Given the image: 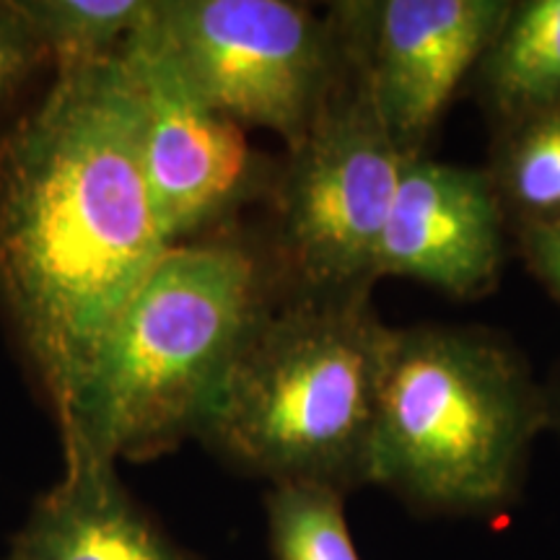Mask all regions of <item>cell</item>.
Instances as JSON below:
<instances>
[{
  "instance_id": "6da1fadb",
  "label": "cell",
  "mask_w": 560,
  "mask_h": 560,
  "mask_svg": "<svg viewBox=\"0 0 560 560\" xmlns=\"http://www.w3.org/2000/svg\"><path fill=\"white\" fill-rule=\"evenodd\" d=\"M166 249L128 62L58 70L0 136V312L60 441L79 431L109 335Z\"/></svg>"
},
{
  "instance_id": "7a4b0ae2",
  "label": "cell",
  "mask_w": 560,
  "mask_h": 560,
  "mask_svg": "<svg viewBox=\"0 0 560 560\" xmlns=\"http://www.w3.org/2000/svg\"><path fill=\"white\" fill-rule=\"evenodd\" d=\"M387 327L369 289L293 293L249 332L215 395L200 436L278 482L346 493L369 482L376 392Z\"/></svg>"
},
{
  "instance_id": "3957f363",
  "label": "cell",
  "mask_w": 560,
  "mask_h": 560,
  "mask_svg": "<svg viewBox=\"0 0 560 560\" xmlns=\"http://www.w3.org/2000/svg\"><path fill=\"white\" fill-rule=\"evenodd\" d=\"M270 310L247 244L206 236L166 249L125 306L62 452L151 459L200 436L231 363Z\"/></svg>"
},
{
  "instance_id": "277c9868",
  "label": "cell",
  "mask_w": 560,
  "mask_h": 560,
  "mask_svg": "<svg viewBox=\"0 0 560 560\" xmlns=\"http://www.w3.org/2000/svg\"><path fill=\"white\" fill-rule=\"evenodd\" d=\"M542 408L520 363L478 335L387 330L369 482L412 506L490 514L514 499Z\"/></svg>"
},
{
  "instance_id": "5b68a950",
  "label": "cell",
  "mask_w": 560,
  "mask_h": 560,
  "mask_svg": "<svg viewBox=\"0 0 560 560\" xmlns=\"http://www.w3.org/2000/svg\"><path fill=\"white\" fill-rule=\"evenodd\" d=\"M380 109L346 58L317 120L278 179V257L293 293H350L376 280V257L405 166Z\"/></svg>"
},
{
  "instance_id": "8992f818",
  "label": "cell",
  "mask_w": 560,
  "mask_h": 560,
  "mask_svg": "<svg viewBox=\"0 0 560 560\" xmlns=\"http://www.w3.org/2000/svg\"><path fill=\"white\" fill-rule=\"evenodd\" d=\"M149 30L210 107L289 149L346 73L332 21L285 0H156Z\"/></svg>"
},
{
  "instance_id": "52a82bcc",
  "label": "cell",
  "mask_w": 560,
  "mask_h": 560,
  "mask_svg": "<svg viewBox=\"0 0 560 560\" xmlns=\"http://www.w3.org/2000/svg\"><path fill=\"white\" fill-rule=\"evenodd\" d=\"M122 60L138 89L140 170L166 247L213 236L260 187V159L242 125L202 100L149 26Z\"/></svg>"
},
{
  "instance_id": "ba28073f",
  "label": "cell",
  "mask_w": 560,
  "mask_h": 560,
  "mask_svg": "<svg viewBox=\"0 0 560 560\" xmlns=\"http://www.w3.org/2000/svg\"><path fill=\"white\" fill-rule=\"evenodd\" d=\"M511 3L382 0L338 3L332 26L405 159L420 156L454 91L486 58Z\"/></svg>"
},
{
  "instance_id": "9c48e42d",
  "label": "cell",
  "mask_w": 560,
  "mask_h": 560,
  "mask_svg": "<svg viewBox=\"0 0 560 560\" xmlns=\"http://www.w3.org/2000/svg\"><path fill=\"white\" fill-rule=\"evenodd\" d=\"M503 260L501 206L486 174L408 159L376 257V278L405 276L475 296Z\"/></svg>"
},
{
  "instance_id": "30bf717a",
  "label": "cell",
  "mask_w": 560,
  "mask_h": 560,
  "mask_svg": "<svg viewBox=\"0 0 560 560\" xmlns=\"http://www.w3.org/2000/svg\"><path fill=\"white\" fill-rule=\"evenodd\" d=\"M66 472L34 509L11 560H190L117 478L115 459L68 450Z\"/></svg>"
},
{
  "instance_id": "8fae6325",
  "label": "cell",
  "mask_w": 560,
  "mask_h": 560,
  "mask_svg": "<svg viewBox=\"0 0 560 560\" xmlns=\"http://www.w3.org/2000/svg\"><path fill=\"white\" fill-rule=\"evenodd\" d=\"M488 100L511 120L560 104V0L511 3L480 60Z\"/></svg>"
},
{
  "instance_id": "7c38bea8",
  "label": "cell",
  "mask_w": 560,
  "mask_h": 560,
  "mask_svg": "<svg viewBox=\"0 0 560 560\" xmlns=\"http://www.w3.org/2000/svg\"><path fill=\"white\" fill-rule=\"evenodd\" d=\"M13 5L55 73L120 58L156 11V0H13Z\"/></svg>"
},
{
  "instance_id": "4fadbf2b",
  "label": "cell",
  "mask_w": 560,
  "mask_h": 560,
  "mask_svg": "<svg viewBox=\"0 0 560 560\" xmlns=\"http://www.w3.org/2000/svg\"><path fill=\"white\" fill-rule=\"evenodd\" d=\"M265 509L276 560H361L342 511V490L317 482H278Z\"/></svg>"
},
{
  "instance_id": "5bb4252c",
  "label": "cell",
  "mask_w": 560,
  "mask_h": 560,
  "mask_svg": "<svg viewBox=\"0 0 560 560\" xmlns=\"http://www.w3.org/2000/svg\"><path fill=\"white\" fill-rule=\"evenodd\" d=\"M499 182L529 223L560 219V104L514 120L501 151Z\"/></svg>"
},
{
  "instance_id": "9a60e30c",
  "label": "cell",
  "mask_w": 560,
  "mask_h": 560,
  "mask_svg": "<svg viewBox=\"0 0 560 560\" xmlns=\"http://www.w3.org/2000/svg\"><path fill=\"white\" fill-rule=\"evenodd\" d=\"M50 60L26 30L13 0H0V109L9 107Z\"/></svg>"
},
{
  "instance_id": "2e32d148",
  "label": "cell",
  "mask_w": 560,
  "mask_h": 560,
  "mask_svg": "<svg viewBox=\"0 0 560 560\" xmlns=\"http://www.w3.org/2000/svg\"><path fill=\"white\" fill-rule=\"evenodd\" d=\"M524 249L537 276L560 299V219L529 223L524 231Z\"/></svg>"
}]
</instances>
